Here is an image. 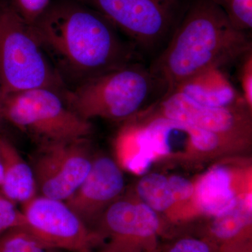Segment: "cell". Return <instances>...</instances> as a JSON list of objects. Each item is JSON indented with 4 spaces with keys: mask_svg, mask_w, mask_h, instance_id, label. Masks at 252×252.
Wrapping results in <instances>:
<instances>
[{
    "mask_svg": "<svg viewBox=\"0 0 252 252\" xmlns=\"http://www.w3.org/2000/svg\"><path fill=\"white\" fill-rule=\"evenodd\" d=\"M171 91L181 93L195 102L209 107L248 105L241 92L235 89L222 68H215L200 73Z\"/></svg>",
    "mask_w": 252,
    "mask_h": 252,
    "instance_id": "cell-12",
    "label": "cell"
},
{
    "mask_svg": "<svg viewBox=\"0 0 252 252\" xmlns=\"http://www.w3.org/2000/svg\"><path fill=\"white\" fill-rule=\"evenodd\" d=\"M102 252H114V251H113V250H111L110 248H109L108 250H104V251Z\"/></svg>",
    "mask_w": 252,
    "mask_h": 252,
    "instance_id": "cell-26",
    "label": "cell"
},
{
    "mask_svg": "<svg viewBox=\"0 0 252 252\" xmlns=\"http://www.w3.org/2000/svg\"><path fill=\"white\" fill-rule=\"evenodd\" d=\"M248 33L235 28L212 0H192L149 66L169 93L200 73L243 59L252 51Z\"/></svg>",
    "mask_w": 252,
    "mask_h": 252,
    "instance_id": "cell-2",
    "label": "cell"
},
{
    "mask_svg": "<svg viewBox=\"0 0 252 252\" xmlns=\"http://www.w3.org/2000/svg\"><path fill=\"white\" fill-rule=\"evenodd\" d=\"M161 78L144 61L111 69L67 89L66 103L84 120L100 117L128 120L144 109H150L168 93Z\"/></svg>",
    "mask_w": 252,
    "mask_h": 252,
    "instance_id": "cell-3",
    "label": "cell"
},
{
    "mask_svg": "<svg viewBox=\"0 0 252 252\" xmlns=\"http://www.w3.org/2000/svg\"><path fill=\"white\" fill-rule=\"evenodd\" d=\"M160 116L185 123L245 144L251 135V121L248 105L213 107L203 105L177 91L165 94L151 107Z\"/></svg>",
    "mask_w": 252,
    "mask_h": 252,
    "instance_id": "cell-9",
    "label": "cell"
},
{
    "mask_svg": "<svg viewBox=\"0 0 252 252\" xmlns=\"http://www.w3.org/2000/svg\"><path fill=\"white\" fill-rule=\"evenodd\" d=\"M0 157L2 181L0 191L14 203L23 205L38 195L35 177L30 162H26L14 144L0 135Z\"/></svg>",
    "mask_w": 252,
    "mask_h": 252,
    "instance_id": "cell-13",
    "label": "cell"
},
{
    "mask_svg": "<svg viewBox=\"0 0 252 252\" xmlns=\"http://www.w3.org/2000/svg\"><path fill=\"white\" fill-rule=\"evenodd\" d=\"M240 74L242 95L249 107H252V51L244 57Z\"/></svg>",
    "mask_w": 252,
    "mask_h": 252,
    "instance_id": "cell-23",
    "label": "cell"
},
{
    "mask_svg": "<svg viewBox=\"0 0 252 252\" xmlns=\"http://www.w3.org/2000/svg\"><path fill=\"white\" fill-rule=\"evenodd\" d=\"M124 188V177L117 162L107 156H97L93 158L86 178L64 202L93 229Z\"/></svg>",
    "mask_w": 252,
    "mask_h": 252,
    "instance_id": "cell-10",
    "label": "cell"
},
{
    "mask_svg": "<svg viewBox=\"0 0 252 252\" xmlns=\"http://www.w3.org/2000/svg\"><path fill=\"white\" fill-rule=\"evenodd\" d=\"M168 181L175 203L185 201L194 195L195 187L185 177L174 175L169 177Z\"/></svg>",
    "mask_w": 252,
    "mask_h": 252,
    "instance_id": "cell-22",
    "label": "cell"
},
{
    "mask_svg": "<svg viewBox=\"0 0 252 252\" xmlns=\"http://www.w3.org/2000/svg\"><path fill=\"white\" fill-rule=\"evenodd\" d=\"M235 28L249 32L252 29V0H212Z\"/></svg>",
    "mask_w": 252,
    "mask_h": 252,
    "instance_id": "cell-18",
    "label": "cell"
},
{
    "mask_svg": "<svg viewBox=\"0 0 252 252\" xmlns=\"http://www.w3.org/2000/svg\"><path fill=\"white\" fill-rule=\"evenodd\" d=\"M3 167L2 162H1V157H0V185H1V181H2Z\"/></svg>",
    "mask_w": 252,
    "mask_h": 252,
    "instance_id": "cell-25",
    "label": "cell"
},
{
    "mask_svg": "<svg viewBox=\"0 0 252 252\" xmlns=\"http://www.w3.org/2000/svg\"><path fill=\"white\" fill-rule=\"evenodd\" d=\"M1 109L4 122L38 145L88 138L92 132L90 122L73 112L62 94L48 88L2 94Z\"/></svg>",
    "mask_w": 252,
    "mask_h": 252,
    "instance_id": "cell-5",
    "label": "cell"
},
{
    "mask_svg": "<svg viewBox=\"0 0 252 252\" xmlns=\"http://www.w3.org/2000/svg\"><path fill=\"white\" fill-rule=\"evenodd\" d=\"M167 252H217V248L207 240L185 238L177 240Z\"/></svg>",
    "mask_w": 252,
    "mask_h": 252,
    "instance_id": "cell-21",
    "label": "cell"
},
{
    "mask_svg": "<svg viewBox=\"0 0 252 252\" xmlns=\"http://www.w3.org/2000/svg\"><path fill=\"white\" fill-rule=\"evenodd\" d=\"M251 225L252 194L248 193L240 197L234 208L215 218L210 233L216 241L227 248L249 235Z\"/></svg>",
    "mask_w": 252,
    "mask_h": 252,
    "instance_id": "cell-15",
    "label": "cell"
},
{
    "mask_svg": "<svg viewBox=\"0 0 252 252\" xmlns=\"http://www.w3.org/2000/svg\"><path fill=\"white\" fill-rule=\"evenodd\" d=\"M24 225V217L17 204L5 197L0 191V237L8 230Z\"/></svg>",
    "mask_w": 252,
    "mask_h": 252,
    "instance_id": "cell-19",
    "label": "cell"
},
{
    "mask_svg": "<svg viewBox=\"0 0 252 252\" xmlns=\"http://www.w3.org/2000/svg\"><path fill=\"white\" fill-rule=\"evenodd\" d=\"M31 26L63 80L76 86L124 64L144 61L107 18L87 5H50Z\"/></svg>",
    "mask_w": 252,
    "mask_h": 252,
    "instance_id": "cell-1",
    "label": "cell"
},
{
    "mask_svg": "<svg viewBox=\"0 0 252 252\" xmlns=\"http://www.w3.org/2000/svg\"><path fill=\"white\" fill-rule=\"evenodd\" d=\"M197 205L207 216H221L234 208L239 198L228 167L217 165L206 172L195 187Z\"/></svg>",
    "mask_w": 252,
    "mask_h": 252,
    "instance_id": "cell-14",
    "label": "cell"
},
{
    "mask_svg": "<svg viewBox=\"0 0 252 252\" xmlns=\"http://www.w3.org/2000/svg\"><path fill=\"white\" fill-rule=\"evenodd\" d=\"M11 3L30 25L35 23L50 6V0H11Z\"/></svg>",
    "mask_w": 252,
    "mask_h": 252,
    "instance_id": "cell-20",
    "label": "cell"
},
{
    "mask_svg": "<svg viewBox=\"0 0 252 252\" xmlns=\"http://www.w3.org/2000/svg\"><path fill=\"white\" fill-rule=\"evenodd\" d=\"M24 225L51 248L68 252H92L100 235L86 224L65 202L37 195L22 205Z\"/></svg>",
    "mask_w": 252,
    "mask_h": 252,
    "instance_id": "cell-8",
    "label": "cell"
},
{
    "mask_svg": "<svg viewBox=\"0 0 252 252\" xmlns=\"http://www.w3.org/2000/svg\"><path fill=\"white\" fill-rule=\"evenodd\" d=\"M93 157L88 138L39 144L31 162L38 195L65 201L90 171Z\"/></svg>",
    "mask_w": 252,
    "mask_h": 252,
    "instance_id": "cell-7",
    "label": "cell"
},
{
    "mask_svg": "<svg viewBox=\"0 0 252 252\" xmlns=\"http://www.w3.org/2000/svg\"><path fill=\"white\" fill-rule=\"evenodd\" d=\"M137 192L143 203L155 212H164L175 203L168 178L160 174L144 175L137 186Z\"/></svg>",
    "mask_w": 252,
    "mask_h": 252,
    "instance_id": "cell-16",
    "label": "cell"
},
{
    "mask_svg": "<svg viewBox=\"0 0 252 252\" xmlns=\"http://www.w3.org/2000/svg\"><path fill=\"white\" fill-rule=\"evenodd\" d=\"M0 252H63L51 248L24 226L16 227L0 237Z\"/></svg>",
    "mask_w": 252,
    "mask_h": 252,
    "instance_id": "cell-17",
    "label": "cell"
},
{
    "mask_svg": "<svg viewBox=\"0 0 252 252\" xmlns=\"http://www.w3.org/2000/svg\"><path fill=\"white\" fill-rule=\"evenodd\" d=\"M48 88L64 94L65 83L11 1L0 0V89L3 94Z\"/></svg>",
    "mask_w": 252,
    "mask_h": 252,
    "instance_id": "cell-4",
    "label": "cell"
},
{
    "mask_svg": "<svg viewBox=\"0 0 252 252\" xmlns=\"http://www.w3.org/2000/svg\"><path fill=\"white\" fill-rule=\"evenodd\" d=\"M101 238L108 235L114 252H130L134 245L152 240L160 230L157 212L143 203L118 199L96 222Z\"/></svg>",
    "mask_w": 252,
    "mask_h": 252,
    "instance_id": "cell-11",
    "label": "cell"
},
{
    "mask_svg": "<svg viewBox=\"0 0 252 252\" xmlns=\"http://www.w3.org/2000/svg\"><path fill=\"white\" fill-rule=\"evenodd\" d=\"M1 97H2V93H1V89H0V135H1L3 126H4L5 123L4 118H3L2 109H1Z\"/></svg>",
    "mask_w": 252,
    "mask_h": 252,
    "instance_id": "cell-24",
    "label": "cell"
},
{
    "mask_svg": "<svg viewBox=\"0 0 252 252\" xmlns=\"http://www.w3.org/2000/svg\"><path fill=\"white\" fill-rule=\"evenodd\" d=\"M112 23L142 57L157 56L188 7V0H83Z\"/></svg>",
    "mask_w": 252,
    "mask_h": 252,
    "instance_id": "cell-6",
    "label": "cell"
}]
</instances>
